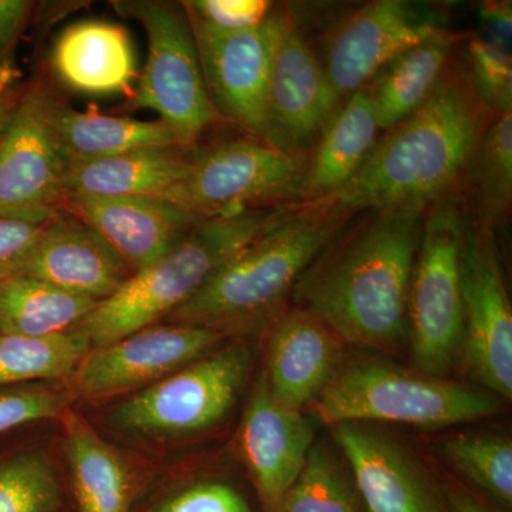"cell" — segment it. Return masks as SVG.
<instances>
[{"mask_svg": "<svg viewBox=\"0 0 512 512\" xmlns=\"http://www.w3.org/2000/svg\"><path fill=\"white\" fill-rule=\"evenodd\" d=\"M32 12V2L0 0V96L10 94L19 79L16 50Z\"/></svg>", "mask_w": 512, "mask_h": 512, "instance_id": "8d00e7d4", "label": "cell"}, {"mask_svg": "<svg viewBox=\"0 0 512 512\" xmlns=\"http://www.w3.org/2000/svg\"><path fill=\"white\" fill-rule=\"evenodd\" d=\"M380 131L366 87L342 103L306 160L299 204L325 200L352 180L375 150Z\"/></svg>", "mask_w": 512, "mask_h": 512, "instance_id": "cb8c5ba5", "label": "cell"}, {"mask_svg": "<svg viewBox=\"0 0 512 512\" xmlns=\"http://www.w3.org/2000/svg\"><path fill=\"white\" fill-rule=\"evenodd\" d=\"M369 512H443L436 495L403 448L365 423L333 426Z\"/></svg>", "mask_w": 512, "mask_h": 512, "instance_id": "44dd1931", "label": "cell"}, {"mask_svg": "<svg viewBox=\"0 0 512 512\" xmlns=\"http://www.w3.org/2000/svg\"><path fill=\"white\" fill-rule=\"evenodd\" d=\"M53 100L37 83L16 103L0 140V218L47 224L63 212L67 161L53 133Z\"/></svg>", "mask_w": 512, "mask_h": 512, "instance_id": "7c38bea8", "label": "cell"}, {"mask_svg": "<svg viewBox=\"0 0 512 512\" xmlns=\"http://www.w3.org/2000/svg\"><path fill=\"white\" fill-rule=\"evenodd\" d=\"M22 274L100 303L133 272L93 228L60 212L43 228Z\"/></svg>", "mask_w": 512, "mask_h": 512, "instance_id": "ffe728a7", "label": "cell"}, {"mask_svg": "<svg viewBox=\"0 0 512 512\" xmlns=\"http://www.w3.org/2000/svg\"><path fill=\"white\" fill-rule=\"evenodd\" d=\"M353 218L329 200L296 205L164 322L201 326L232 339L274 320L303 272Z\"/></svg>", "mask_w": 512, "mask_h": 512, "instance_id": "3957f363", "label": "cell"}, {"mask_svg": "<svg viewBox=\"0 0 512 512\" xmlns=\"http://www.w3.org/2000/svg\"><path fill=\"white\" fill-rule=\"evenodd\" d=\"M467 56V77L485 110L493 117L512 111V64L504 46L483 37H471Z\"/></svg>", "mask_w": 512, "mask_h": 512, "instance_id": "836d02e7", "label": "cell"}, {"mask_svg": "<svg viewBox=\"0 0 512 512\" xmlns=\"http://www.w3.org/2000/svg\"><path fill=\"white\" fill-rule=\"evenodd\" d=\"M441 453L464 477L511 504L512 441L493 434H460L444 441Z\"/></svg>", "mask_w": 512, "mask_h": 512, "instance_id": "4dcf8cb0", "label": "cell"}, {"mask_svg": "<svg viewBox=\"0 0 512 512\" xmlns=\"http://www.w3.org/2000/svg\"><path fill=\"white\" fill-rule=\"evenodd\" d=\"M298 204L254 208L204 218L187 238L154 264L134 272L79 325L93 348L164 322L190 301L218 269Z\"/></svg>", "mask_w": 512, "mask_h": 512, "instance_id": "5b68a950", "label": "cell"}, {"mask_svg": "<svg viewBox=\"0 0 512 512\" xmlns=\"http://www.w3.org/2000/svg\"><path fill=\"white\" fill-rule=\"evenodd\" d=\"M276 512H357L348 480L325 444L312 447L302 473Z\"/></svg>", "mask_w": 512, "mask_h": 512, "instance_id": "1f68e13d", "label": "cell"}, {"mask_svg": "<svg viewBox=\"0 0 512 512\" xmlns=\"http://www.w3.org/2000/svg\"><path fill=\"white\" fill-rule=\"evenodd\" d=\"M342 103L325 67L292 19L272 66L266 97L265 143L302 156L313 150Z\"/></svg>", "mask_w": 512, "mask_h": 512, "instance_id": "9a60e30c", "label": "cell"}, {"mask_svg": "<svg viewBox=\"0 0 512 512\" xmlns=\"http://www.w3.org/2000/svg\"><path fill=\"white\" fill-rule=\"evenodd\" d=\"M439 13L404 0H376L356 10L333 33L322 63L340 100L382 72L407 50L444 32Z\"/></svg>", "mask_w": 512, "mask_h": 512, "instance_id": "5bb4252c", "label": "cell"}, {"mask_svg": "<svg viewBox=\"0 0 512 512\" xmlns=\"http://www.w3.org/2000/svg\"><path fill=\"white\" fill-rule=\"evenodd\" d=\"M56 424L64 483L69 485L76 512H131L158 463L107 439L74 407Z\"/></svg>", "mask_w": 512, "mask_h": 512, "instance_id": "2e32d148", "label": "cell"}, {"mask_svg": "<svg viewBox=\"0 0 512 512\" xmlns=\"http://www.w3.org/2000/svg\"><path fill=\"white\" fill-rule=\"evenodd\" d=\"M306 160L255 138L195 151L190 170L161 200L198 220L299 204Z\"/></svg>", "mask_w": 512, "mask_h": 512, "instance_id": "9c48e42d", "label": "cell"}, {"mask_svg": "<svg viewBox=\"0 0 512 512\" xmlns=\"http://www.w3.org/2000/svg\"><path fill=\"white\" fill-rule=\"evenodd\" d=\"M50 119L67 164L121 156L144 148L183 146L164 121L109 116L94 109L74 110L56 97Z\"/></svg>", "mask_w": 512, "mask_h": 512, "instance_id": "d4e9b609", "label": "cell"}, {"mask_svg": "<svg viewBox=\"0 0 512 512\" xmlns=\"http://www.w3.org/2000/svg\"><path fill=\"white\" fill-rule=\"evenodd\" d=\"M187 16L218 117L265 143L269 80L276 50L293 19L291 13L274 8L261 25L237 32H222L188 12Z\"/></svg>", "mask_w": 512, "mask_h": 512, "instance_id": "8fae6325", "label": "cell"}, {"mask_svg": "<svg viewBox=\"0 0 512 512\" xmlns=\"http://www.w3.org/2000/svg\"><path fill=\"white\" fill-rule=\"evenodd\" d=\"M63 500L57 441H23L0 453V512H57Z\"/></svg>", "mask_w": 512, "mask_h": 512, "instance_id": "83f0119b", "label": "cell"}, {"mask_svg": "<svg viewBox=\"0 0 512 512\" xmlns=\"http://www.w3.org/2000/svg\"><path fill=\"white\" fill-rule=\"evenodd\" d=\"M70 407L62 382L0 387V439L49 421L57 423Z\"/></svg>", "mask_w": 512, "mask_h": 512, "instance_id": "d6a6232c", "label": "cell"}, {"mask_svg": "<svg viewBox=\"0 0 512 512\" xmlns=\"http://www.w3.org/2000/svg\"><path fill=\"white\" fill-rule=\"evenodd\" d=\"M99 302L18 274L0 279V335L43 338L79 328Z\"/></svg>", "mask_w": 512, "mask_h": 512, "instance_id": "4316f807", "label": "cell"}, {"mask_svg": "<svg viewBox=\"0 0 512 512\" xmlns=\"http://www.w3.org/2000/svg\"><path fill=\"white\" fill-rule=\"evenodd\" d=\"M57 80L84 96H126L138 79L136 50L126 28L103 19L73 23L57 37L52 52Z\"/></svg>", "mask_w": 512, "mask_h": 512, "instance_id": "7402d4cb", "label": "cell"}, {"mask_svg": "<svg viewBox=\"0 0 512 512\" xmlns=\"http://www.w3.org/2000/svg\"><path fill=\"white\" fill-rule=\"evenodd\" d=\"M147 512H252L237 488L218 480H198L164 491Z\"/></svg>", "mask_w": 512, "mask_h": 512, "instance_id": "e575fe53", "label": "cell"}, {"mask_svg": "<svg viewBox=\"0 0 512 512\" xmlns=\"http://www.w3.org/2000/svg\"><path fill=\"white\" fill-rule=\"evenodd\" d=\"M194 146L144 148L121 156L67 164L64 201L69 198H163L190 170ZM63 201V202H64Z\"/></svg>", "mask_w": 512, "mask_h": 512, "instance_id": "603a6c76", "label": "cell"}, {"mask_svg": "<svg viewBox=\"0 0 512 512\" xmlns=\"http://www.w3.org/2000/svg\"><path fill=\"white\" fill-rule=\"evenodd\" d=\"M181 5L190 15L222 32L254 28L274 10L266 0H191Z\"/></svg>", "mask_w": 512, "mask_h": 512, "instance_id": "d590c367", "label": "cell"}, {"mask_svg": "<svg viewBox=\"0 0 512 512\" xmlns=\"http://www.w3.org/2000/svg\"><path fill=\"white\" fill-rule=\"evenodd\" d=\"M464 342L468 375L500 399L512 396V311L494 229L467 212L463 244Z\"/></svg>", "mask_w": 512, "mask_h": 512, "instance_id": "4fadbf2b", "label": "cell"}, {"mask_svg": "<svg viewBox=\"0 0 512 512\" xmlns=\"http://www.w3.org/2000/svg\"><path fill=\"white\" fill-rule=\"evenodd\" d=\"M16 103H18V100H13L10 94L0 96V140H2L6 128L9 126Z\"/></svg>", "mask_w": 512, "mask_h": 512, "instance_id": "60d3db41", "label": "cell"}, {"mask_svg": "<svg viewBox=\"0 0 512 512\" xmlns=\"http://www.w3.org/2000/svg\"><path fill=\"white\" fill-rule=\"evenodd\" d=\"M346 343L303 309L279 313L271 323L264 373L279 403L302 410L329 386L343 365Z\"/></svg>", "mask_w": 512, "mask_h": 512, "instance_id": "ac0fdd59", "label": "cell"}, {"mask_svg": "<svg viewBox=\"0 0 512 512\" xmlns=\"http://www.w3.org/2000/svg\"><path fill=\"white\" fill-rule=\"evenodd\" d=\"M483 19L498 33L503 39L511 37V3L491 2L483 6Z\"/></svg>", "mask_w": 512, "mask_h": 512, "instance_id": "f35d334b", "label": "cell"}, {"mask_svg": "<svg viewBox=\"0 0 512 512\" xmlns=\"http://www.w3.org/2000/svg\"><path fill=\"white\" fill-rule=\"evenodd\" d=\"M254 359L248 342L228 339L153 386L84 414L107 439L160 463L231 417Z\"/></svg>", "mask_w": 512, "mask_h": 512, "instance_id": "277c9868", "label": "cell"}, {"mask_svg": "<svg viewBox=\"0 0 512 512\" xmlns=\"http://www.w3.org/2000/svg\"><path fill=\"white\" fill-rule=\"evenodd\" d=\"M92 348L79 328L43 338L0 335V387L64 382Z\"/></svg>", "mask_w": 512, "mask_h": 512, "instance_id": "f546056e", "label": "cell"}, {"mask_svg": "<svg viewBox=\"0 0 512 512\" xmlns=\"http://www.w3.org/2000/svg\"><path fill=\"white\" fill-rule=\"evenodd\" d=\"M487 114L467 74L447 69L429 99L386 131L359 173L325 200L353 217L429 208L464 177L487 127Z\"/></svg>", "mask_w": 512, "mask_h": 512, "instance_id": "7a4b0ae2", "label": "cell"}, {"mask_svg": "<svg viewBox=\"0 0 512 512\" xmlns=\"http://www.w3.org/2000/svg\"><path fill=\"white\" fill-rule=\"evenodd\" d=\"M451 511L453 512H490L480 501L471 497L466 491L456 490L450 494Z\"/></svg>", "mask_w": 512, "mask_h": 512, "instance_id": "ab89813d", "label": "cell"}, {"mask_svg": "<svg viewBox=\"0 0 512 512\" xmlns=\"http://www.w3.org/2000/svg\"><path fill=\"white\" fill-rule=\"evenodd\" d=\"M503 399L478 386L424 375L376 359L343 362L312 413L323 424H410L421 429L456 426L493 416Z\"/></svg>", "mask_w": 512, "mask_h": 512, "instance_id": "8992f818", "label": "cell"}, {"mask_svg": "<svg viewBox=\"0 0 512 512\" xmlns=\"http://www.w3.org/2000/svg\"><path fill=\"white\" fill-rule=\"evenodd\" d=\"M429 208L366 212L320 252L293 288L346 345L377 352L409 346L410 279Z\"/></svg>", "mask_w": 512, "mask_h": 512, "instance_id": "6da1fadb", "label": "cell"}, {"mask_svg": "<svg viewBox=\"0 0 512 512\" xmlns=\"http://www.w3.org/2000/svg\"><path fill=\"white\" fill-rule=\"evenodd\" d=\"M457 42L458 36L444 30L394 59L367 84L380 131L392 130L429 99Z\"/></svg>", "mask_w": 512, "mask_h": 512, "instance_id": "484cf974", "label": "cell"}, {"mask_svg": "<svg viewBox=\"0 0 512 512\" xmlns=\"http://www.w3.org/2000/svg\"><path fill=\"white\" fill-rule=\"evenodd\" d=\"M111 5L124 18L137 20L147 36V62L128 99L130 106L154 111L180 144L195 146L220 117L208 96L184 6L161 0H117Z\"/></svg>", "mask_w": 512, "mask_h": 512, "instance_id": "ba28073f", "label": "cell"}, {"mask_svg": "<svg viewBox=\"0 0 512 512\" xmlns=\"http://www.w3.org/2000/svg\"><path fill=\"white\" fill-rule=\"evenodd\" d=\"M464 177L473 202L468 214L493 229L503 224L512 202V111L487 124Z\"/></svg>", "mask_w": 512, "mask_h": 512, "instance_id": "f1b7e54d", "label": "cell"}, {"mask_svg": "<svg viewBox=\"0 0 512 512\" xmlns=\"http://www.w3.org/2000/svg\"><path fill=\"white\" fill-rule=\"evenodd\" d=\"M228 339L201 326L157 323L90 349L62 383L74 409L96 412L173 375Z\"/></svg>", "mask_w": 512, "mask_h": 512, "instance_id": "30bf717a", "label": "cell"}, {"mask_svg": "<svg viewBox=\"0 0 512 512\" xmlns=\"http://www.w3.org/2000/svg\"><path fill=\"white\" fill-rule=\"evenodd\" d=\"M62 210L93 228L133 274L173 251L201 221L160 198H69Z\"/></svg>", "mask_w": 512, "mask_h": 512, "instance_id": "d6986e66", "label": "cell"}, {"mask_svg": "<svg viewBox=\"0 0 512 512\" xmlns=\"http://www.w3.org/2000/svg\"><path fill=\"white\" fill-rule=\"evenodd\" d=\"M315 430L301 410L279 403L264 370L252 384L237 431V450L266 512H276L315 446Z\"/></svg>", "mask_w": 512, "mask_h": 512, "instance_id": "e0dca14e", "label": "cell"}, {"mask_svg": "<svg viewBox=\"0 0 512 512\" xmlns=\"http://www.w3.org/2000/svg\"><path fill=\"white\" fill-rule=\"evenodd\" d=\"M45 225L0 218V279L22 274Z\"/></svg>", "mask_w": 512, "mask_h": 512, "instance_id": "74e56055", "label": "cell"}, {"mask_svg": "<svg viewBox=\"0 0 512 512\" xmlns=\"http://www.w3.org/2000/svg\"><path fill=\"white\" fill-rule=\"evenodd\" d=\"M467 211L451 192L434 202L410 279L409 348L413 369L448 379L463 353V244Z\"/></svg>", "mask_w": 512, "mask_h": 512, "instance_id": "52a82bcc", "label": "cell"}]
</instances>
